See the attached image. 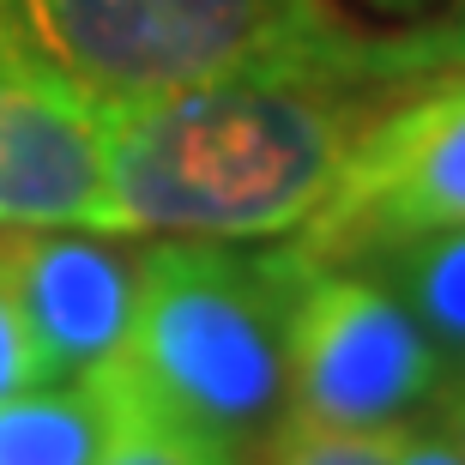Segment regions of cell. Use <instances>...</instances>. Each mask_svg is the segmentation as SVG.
<instances>
[{
	"label": "cell",
	"instance_id": "cell-1",
	"mask_svg": "<svg viewBox=\"0 0 465 465\" xmlns=\"http://www.w3.org/2000/svg\"><path fill=\"white\" fill-rule=\"evenodd\" d=\"M399 91L405 85L314 61L97 104L104 230L212 242L296 236L339 182L357 134Z\"/></svg>",
	"mask_w": 465,
	"mask_h": 465
},
{
	"label": "cell",
	"instance_id": "cell-2",
	"mask_svg": "<svg viewBox=\"0 0 465 465\" xmlns=\"http://www.w3.org/2000/svg\"><path fill=\"white\" fill-rule=\"evenodd\" d=\"M309 266L291 236L145 242L134 327L104 362L134 417L260 465L284 417L291 321Z\"/></svg>",
	"mask_w": 465,
	"mask_h": 465
},
{
	"label": "cell",
	"instance_id": "cell-3",
	"mask_svg": "<svg viewBox=\"0 0 465 465\" xmlns=\"http://www.w3.org/2000/svg\"><path fill=\"white\" fill-rule=\"evenodd\" d=\"M91 104L182 91L242 67H351L339 0H13Z\"/></svg>",
	"mask_w": 465,
	"mask_h": 465
},
{
	"label": "cell",
	"instance_id": "cell-4",
	"mask_svg": "<svg viewBox=\"0 0 465 465\" xmlns=\"http://www.w3.org/2000/svg\"><path fill=\"white\" fill-rule=\"evenodd\" d=\"M448 393V369L375 266H309L291 321V387L278 423L411 430Z\"/></svg>",
	"mask_w": 465,
	"mask_h": 465
},
{
	"label": "cell",
	"instance_id": "cell-5",
	"mask_svg": "<svg viewBox=\"0 0 465 465\" xmlns=\"http://www.w3.org/2000/svg\"><path fill=\"white\" fill-rule=\"evenodd\" d=\"M465 224V73H430L357 134L339 182L296 230L321 266H369Z\"/></svg>",
	"mask_w": 465,
	"mask_h": 465
},
{
	"label": "cell",
	"instance_id": "cell-6",
	"mask_svg": "<svg viewBox=\"0 0 465 465\" xmlns=\"http://www.w3.org/2000/svg\"><path fill=\"white\" fill-rule=\"evenodd\" d=\"M104 230V134L97 104L54 67L13 0H0V230Z\"/></svg>",
	"mask_w": 465,
	"mask_h": 465
},
{
	"label": "cell",
	"instance_id": "cell-7",
	"mask_svg": "<svg viewBox=\"0 0 465 465\" xmlns=\"http://www.w3.org/2000/svg\"><path fill=\"white\" fill-rule=\"evenodd\" d=\"M0 248L25 309L36 381L104 369L134 327L145 242L91 224H6Z\"/></svg>",
	"mask_w": 465,
	"mask_h": 465
},
{
	"label": "cell",
	"instance_id": "cell-8",
	"mask_svg": "<svg viewBox=\"0 0 465 465\" xmlns=\"http://www.w3.org/2000/svg\"><path fill=\"white\" fill-rule=\"evenodd\" d=\"M134 423V405L109 369L73 381H31L0 399V465H104Z\"/></svg>",
	"mask_w": 465,
	"mask_h": 465
},
{
	"label": "cell",
	"instance_id": "cell-9",
	"mask_svg": "<svg viewBox=\"0 0 465 465\" xmlns=\"http://www.w3.org/2000/svg\"><path fill=\"white\" fill-rule=\"evenodd\" d=\"M369 266L411 309V321L423 327V339L448 369V387H465V224L417 236L393 254L369 260Z\"/></svg>",
	"mask_w": 465,
	"mask_h": 465
},
{
	"label": "cell",
	"instance_id": "cell-10",
	"mask_svg": "<svg viewBox=\"0 0 465 465\" xmlns=\"http://www.w3.org/2000/svg\"><path fill=\"white\" fill-rule=\"evenodd\" d=\"M351 73L381 85H417L430 73H465V0H435L411 18H362Z\"/></svg>",
	"mask_w": 465,
	"mask_h": 465
},
{
	"label": "cell",
	"instance_id": "cell-11",
	"mask_svg": "<svg viewBox=\"0 0 465 465\" xmlns=\"http://www.w3.org/2000/svg\"><path fill=\"white\" fill-rule=\"evenodd\" d=\"M405 430H309L278 423L260 465H393Z\"/></svg>",
	"mask_w": 465,
	"mask_h": 465
},
{
	"label": "cell",
	"instance_id": "cell-12",
	"mask_svg": "<svg viewBox=\"0 0 465 465\" xmlns=\"http://www.w3.org/2000/svg\"><path fill=\"white\" fill-rule=\"evenodd\" d=\"M104 465H248V460L218 453V448H206V441H193L182 430H163L152 417H134L121 430V441L104 453Z\"/></svg>",
	"mask_w": 465,
	"mask_h": 465
},
{
	"label": "cell",
	"instance_id": "cell-13",
	"mask_svg": "<svg viewBox=\"0 0 465 465\" xmlns=\"http://www.w3.org/2000/svg\"><path fill=\"white\" fill-rule=\"evenodd\" d=\"M31 381H36L31 332H25V309H18V291H13V266H6V248H0V399L25 393Z\"/></svg>",
	"mask_w": 465,
	"mask_h": 465
},
{
	"label": "cell",
	"instance_id": "cell-14",
	"mask_svg": "<svg viewBox=\"0 0 465 465\" xmlns=\"http://www.w3.org/2000/svg\"><path fill=\"white\" fill-rule=\"evenodd\" d=\"M393 465H465V448L453 441L441 423L435 430H405V441H399V453H393Z\"/></svg>",
	"mask_w": 465,
	"mask_h": 465
},
{
	"label": "cell",
	"instance_id": "cell-15",
	"mask_svg": "<svg viewBox=\"0 0 465 465\" xmlns=\"http://www.w3.org/2000/svg\"><path fill=\"white\" fill-rule=\"evenodd\" d=\"M435 423H441V430H448L453 441L465 448V387H448V393H441V405H435Z\"/></svg>",
	"mask_w": 465,
	"mask_h": 465
},
{
	"label": "cell",
	"instance_id": "cell-16",
	"mask_svg": "<svg viewBox=\"0 0 465 465\" xmlns=\"http://www.w3.org/2000/svg\"><path fill=\"white\" fill-rule=\"evenodd\" d=\"M362 6V18H411V13H430L435 0H351Z\"/></svg>",
	"mask_w": 465,
	"mask_h": 465
}]
</instances>
